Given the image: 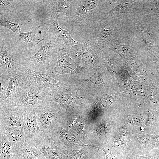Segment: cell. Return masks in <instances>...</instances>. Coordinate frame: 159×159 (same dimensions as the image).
Here are the masks:
<instances>
[{
    "mask_svg": "<svg viewBox=\"0 0 159 159\" xmlns=\"http://www.w3.org/2000/svg\"><path fill=\"white\" fill-rule=\"evenodd\" d=\"M110 1L72 0L69 11L64 16L73 38L80 43L91 42L98 34L106 8Z\"/></svg>",
    "mask_w": 159,
    "mask_h": 159,
    "instance_id": "1",
    "label": "cell"
},
{
    "mask_svg": "<svg viewBox=\"0 0 159 159\" xmlns=\"http://www.w3.org/2000/svg\"><path fill=\"white\" fill-rule=\"evenodd\" d=\"M59 43L51 38L48 42L42 44L34 54L21 59V64L26 68L49 75L51 71L49 64L53 58L57 55Z\"/></svg>",
    "mask_w": 159,
    "mask_h": 159,
    "instance_id": "2",
    "label": "cell"
},
{
    "mask_svg": "<svg viewBox=\"0 0 159 159\" xmlns=\"http://www.w3.org/2000/svg\"><path fill=\"white\" fill-rule=\"evenodd\" d=\"M70 57L80 66L95 69L104 65L103 51L89 41L67 48Z\"/></svg>",
    "mask_w": 159,
    "mask_h": 159,
    "instance_id": "3",
    "label": "cell"
},
{
    "mask_svg": "<svg viewBox=\"0 0 159 159\" xmlns=\"http://www.w3.org/2000/svg\"><path fill=\"white\" fill-rule=\"evenodd\" d=\"M87 102L80 104L72 109L65 110L60 125L62 127L72 130L82 142L85 145H89L87 136Z\"/></svg>",
    "mask_w": 159,
    "mask_h": 159,
    "instance_id": "4",
    "label": "cell"
},
{
    "mask_svg": "<svg viewBox=\"0 0 159 159\" xmlns=\"http://www.w3.org/2000/svg\"><path fill=\"white\" fill-rule=\"evenodd\" d=\"M57 56L56 64L49 74L54 78L66 74L75 75L78 79L86 78L92 75L95 71L78 64L70 57L67 48L62 43H59Z\"/></svg>",
    "mask_w": 159,
    "mask_h": 159,
    "instance_id": "5",
    "label": "cell"
},
{
    "mask_svg": "<svg viewBox=\"0 0 159 159\" xmlns=\"http://www.w3.org/2000/svg\"><path fill=\"white\" fill-rule=\"evenodd\" d=\"M50 91L31 80L18 96L15 107L22 111L28 109L35 110L44 103L50 101Z\"/></svg>",
    "mask_w": 159,
    "mask_h": 159,
    "instance_id": "6",
    "label": "cell"
},
{
    "mask_svg": "<svg viewBox=\"0 0 159 159\" xmlns=\"http://www.w3.org/2000/svg\"><path fill=\"white\" fill-rule=\"evenodd\" d=\"M82 83L80 85H73L72 91L70 93L50 91V101L58 103L65 110L72 109L80 104L90 101L94 91Z\"/></svg>",
    "mask_w": 159,
    "mask_h": 159,
    "instance_id": "7",
    "label": "cell"
},
{
    "mask_svg": "<svg viewBox=\"0 0 159 159\" xmlns=\"http://www.w3.org/2000/svg\"><path fill=\"white\" fill-rule=\"evenodd\" d=\"M35 110L39 128L48 135L56 127L60 125L65 110L57 102L49 101Z\"/></svg>",
    "mask_w": 159,
    "mask_h": 159,
    "instance_id": "8",
    "label": "cell"
},
{
    "mask_svg": "<svg viewBox=\"0 0 159 159\" xmlns=\"http://www.w3.org/2000/svg\"><path fill=\"white\" fill-rule=\"evenodd\" d=\"M101 89L94 91L92 98L88 102V125L101 122L104 119L103 115L105 110L116 100L115 94L104 93Z\"/></svg>",
    "mask_w": 159,
    "mask_h": 159,
    "instance_id": "9",
    "label": "cell"
},
{
    "mask_svg": "<svg viewBox=\"0 0 159 159\" xmlns=\"http://www.w3.org/2000/svg\"><path fill=\"white\" fill-rule=\"evenodd\" d=\"M30 80L26 68L21 64L18 72L9 78L6 95L3 102L0 105L15 107L18 96Z\"/></svg>",
    "mask_w": 159,
    "mask_h": 159,
    "instance_id": "10",
    "label": "cell"
},
{
    "mask_svg": "<svg viewBox=\"0 0 159 159\" xmlns=\"http://www.w3.org/2000/svg\"><path fill=\"white\" fill-rule=\"evenodd\" d=\"M113 126L112 120L107 116L99 123L89 125L87 136L90 145L97 148H103L110 136Z\"/></svg>",
    "mask_w": 159,
    "mask_h": 159,
    "instance_id": "11",
    "label": "cell"
},
{
    "mask_svg": "<svg viewBox=\"0 0 159 159\" xmlns=\"http://www.w3.org/2000/svg\"><path fill=\"white\" fill-rule=\"evenodd\" d=\"M48 135L56 145L65 150H79L89 145L82 142L72 130L60 125L56 127Z\"/></svg>",
    "mask_w": 159,
    "mask_h": 159,
    "instance_id": "12",
    "label": "cell"
},
{
    "mask_svg": "<svg viewBox=\"0 0 159 159\" xmlns=\"http://www.w3.org/2000/svg\"><path fill=\"white\" fill-rule=\"evenodd\" d=\"M29 143L38 149L46 159H67L64 150L56 145L50 136L44 133L36 138L26 139Z\"/></svg>",
    "mask_w": 159,
    "mask_h": 159,
    "instance_id": "13",
    "label": "cell"
},
{
    "mask_svg": "<svg viewBox=\"0 0 159 159\" xmlns=\"http://www.w3.org/2000/svg\"><path fill=\"white\" fill-rule=\"evenodd\" d=\"M21 66V59L14 56L6 44L1 41L0 77L9 78L18 72Z\"/></svg>",
    "mask_w": 159,
    "mask_h": 159,
    "instance_id": "14",
    "label": "cell"
},
{
    "mask_svg": "<svg viewBox=\"0 0 159 159\" xmlns=\"http://www.w3.org/2000/svg\"><path fill=\"white\" fill-rule=\"evenodd\" d=\"M0 127L24 131V119L22 111L16 107L0 105Z\"/></svg>",
    "mask_w": 159,
    "mask_h": 159,
    "instance_id": "15",
    "label": "cell"
},
{
    "mask_svg": "<svg viewBox=\"0 0 159 159\" xmlns=\"http://www.w3.org/2000/svg\"><path fill=\"white\" fill-rule=\"evenodd\" d=\"M30 80L50 91L71 93L73 85L60 82L49 75L42 74L26 68Z\"/></svg>",
    "mask_w": 159,
    "mask_h": 159,
    "instance_id": "16",
    "label": "cell"
},
{
    "mask_svg": "<svg viewBox=\"0 0 159 159\" xmlns=\"http://www.w3.org/2000/svg\"><path fill=\"white\" fill-rule=\"evenodd\" d=\"M102 23L100 32L96 38L91 43L101 48L102 50L108 48L115 41L117 35V31L116 24L110 16L106 14Z\"/></svg>",
    "mask_w": 159,
    "mask_h": 159,
    "instance_id": "17",
    "label": "cell"
},
{
    "mask_svg": "<svg viewBox=\"0 0 159 159\" xmlns=\"http://www.w3.org/2000/svg\"><path fill=\"white\" fill-rule=\"evenodd\" d=\"M59 17L49 16L47 19L46 28L50 38L62 43L67 48L80 43L73 38L67 30L64 29L59 26Z\"/></svg>",
    "mask_w": 159,
    "mask_h": 159,
    "instance_id": "18",
    "label": "cell"
},
{
    "mask_svg": "<svg viewBox=\"0 0 159 159\" xmlns=\"http://www.w3.org/2000/svg\"><path fill=\"white\" fill-rule=\"evenodd\" d=\"M22 111L24 119V132L26 139H33L43 134L44 133L38 125L35 110L28 109Z\"/></svg>",
    "mask_w": 159,
    "mask_h": 159,
    "instance_id": "19",
    "label": "cell"
},
{
    "mask_svg": "<svg viewBox=\"0 0 159 159\" xmlns=\"http://www.w3.org/2000/svg\"><path fill=\"white\" fill-rule=\"evenodd\" d=\"M129 140V133L127 128L121 126L115 128L113 127L111 135L106 145L107 146L108 149L115 153L118 149L127 146Z\"/></svg>",
    "mask_w": 159,
    "mask_h": 159,
    "instance_id": "20",
    "label": "cell"
},
{
    "mask_svg": "<svg viewBox=\"0 0 159 159\" xmlns=\"http://www.w3.org/2000/svg\"><path fill=\"white\" fill-rule=\"evenodd\" d=\"M76 81L81 82L90 90L95 91L107 86L102 66L97 68L90 77L86 78H77Z\"/></svg>",
    "mask_w": 159,
    "mask_h": 159,
    "instance_id": "21",
    "label": "cell"
},
{
    "mask_svg": "<svg viewBox=\"0 0 159 159\" xmlns=\"http://www.w3.org/2000/svg\"><path fill=\"white\" fill-rule=\"evenodd\" d=\"M49 15L59 17L67 14L72 4V0H50L45 1Z\"/></svg>",
    "mask_w": 159,
    "mask_h": 159,
    "instance_id": "22",
    "label": "cell"
},
{
    "mask_svg": "<svg viewBox=\"0 0 159 159\" xmlns=\"http://www.w3.org/2000/svg\"><path fill=\"white\" fill-rule=\"evenodd\" d=\"M134 145L137 148L151 149L159 148V135L139 132L134 134Z\"/></svg>",
    "mask_w": 159,
    "mask_h": 159,
    "instance_id": "23",
    "label": "cell"
},
{
    "mask_svg": "<svg viewBox=\"0 0 159 159\" xmlns=\"http://www.w3.org/2000/svg\"><path fill=\"white\" fill-rule=\"evenodd\" d=\"M0 132L8 138L18 150L21 149L26 138L24 131L9 128L0 127Z\"/></svg>",
    "mask_w": 159,
    "mask_h": 159,
    "instance_id": "24",
    "label": "cell"
},
{
    "mask_svg": "<svg viewBox=\"0 0 159 159\" xmlns=\"http://www.w3.org/2000/svg\"><path fill=\"white\" fill-rule=\"evenodd\" d=\"M18 157L19 150L6 135L0 132V159H18Z\"/></svg>",
    "mask_w": 159,
    "mask_h": 159,
    "instance_id": "25",
    "label": "cell"
},
{
    "mask_svg": "<svg viewBox=\"0 0 159 159\" xmlns=\"http://www.w3.org/2000/svg\"><path fill=\"white\" fill-rule=\"evenodd\" d=\"M96 147L89 145L81 149L64 150L67 159H95Z\"/></svg>",
    "mask_w": 159,
    "mask_h": 159,
    "instance_id": "26",
    "label": "cell"
},
{
    "mask_svg": "<svg viewBox=\"0 0 159 159\" xmlns=\"http://www.w3.org/2000/svg\"><path fill=\"white\" fill-rule=\"evenodd\" d=\"M18 159H46L37 148L26 140L23 148L19 150Z\"/></svg>",
    "mask_w": 159,
    "mask_h": 159,
    "instance_id": "27",
    "label": "cell"
},
{
    "mask_svg": "<svg viewBox=\"0 0 159 159\" xmlns=\"http://www.w3.org/2000/svg\"><path fill=\"white\" fill-rule=\"evenodd\" d=\"M40 26L38 25L29 32H23L20 31L18 34L21 40L29 45V51L32 50L36 45L44 40L43 39H39L35 37V35L40 30Z\"/></svg>",
    "mask_w": 159,
    "mask_h": 159,
    "instance_id": "28",
    "label": "cell"
},
{
    "mask_svg": "<svg viewBox=\"0 0 159 159\" xmlns=\"http://www.w3.org/2000/svg\"><path fill=\"white\" fill-rule=\"evenodd\" d=\"M127 116L129 123L132 125L145 127L151 123L150 117L147 112L140 115H127Z\"/></svg>",
    "mask_w": 159,
    "mask_h": 159,
    "instance_id": "29",
    "label": "cell"
},
{
    "mask_svg": "<svg viewBox=\"0 0 159 159\" xmlns=\"http://www.w3.org/2000/svg\"><path fill=\"white\" fill-rule=\"evenodd\" d=\"M0 26L11 30L13 32L18 34L22 26L21 23H14L7 19L4 16L2 11H0Z\"/></svg>",
    "mask_w": 159,
    "mask_h": 159,
    "instance_id": "30",
    "label": "cell"
},
{
    "mask_svg": "<svg viewBox=\"0 0 159 159\" xmlns=\"http://www.w3.org/2000/svg\"><path fill=\"white\" fill-rule=\"evenodd\" d=\"M131 3L130 1H121L118 5L108 11L106 14L112 16L126 12L131 6Z\"/></svg>",
    "mask_w": 159,
    "mask_h": 159,
    "instance_id": "31",
    "label": "cell"
},
{
    "mask_svg": "<svg viewBox=\"0 0 159 159\" xmlns=\"http://www.w3.org/2000/svg\"><path fill=\"white\" fill-rule=\"evenodd\" d=\"M5 10L14 13L16 10L12 0H0V11Z\"/></svg>",
    "mask_w": 159,
    "mask_h": 159,
    "instance_id": "32",
    "label": "cell"
},
{
    "mask_svg": "<svg viewBox=\"0 0 159 159\" xmlns=\"http://www.w3.org/2000/svg\"><path fill=\"white\" fill-rule=\"evenodd\" d=\"M9 78L0 77V104H1L5 98Z\"/></svg>",
    "mask_w": 159,
    "mask_h": 159,
    "instance_id": "33",
    "label": "cell"
},
{
    "mask_svg": "<svg viewBox=\"0 0 159 159\" xmlns=\"http://www.w3.org/2000/svg\"><path fill=\"white\" fill-rule=\"evenodd\" d=\"M126 159H159V156H144L135 154L131 152H127L124 154Z\"/></svg>",
    "mask_w": 159,
    "mask_h": 159,
    "instance_id": "34",
    "label": "cell"
},
{
    "mask_svg": "<svg viewBox=\"0 0 159 159\" xmlns=\"http://www.w3.org/2000/svg\"><path fill=\"white\" fill-rule=\"evenodd\" d=\"M98 149L102 151L105 155V159H119V158L113 155L111 151L109 149H105L101 147H99L97 148Z\"/></svg>",
    "mask_w": 159,
    "mask_h": 159,
    "instance_id": "35",
    "label": "cell"
},
{
    "mask_svg": "<svg viewBox=\"0 0 159 159\" xmlns=\"http://www.w3.org/2000/svg\"><path fill=\"white\" fill-rule=\"evenodd\" d=\"M99 149L96 148L95 151V159H104V156L101 154V152Z\"/></svg>",
    "mask_w": 159,
    "mask_h": 159,
    "instance_id": "36",
    "label": "cell"
}]
</instances>
